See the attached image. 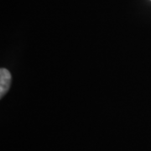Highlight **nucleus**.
<instances>
[{
    "label": "nucleus",
    "instance_id": "nucleus-1",
    "mask_svg": "<svg viewBox=\"0 0 151 151\" xmlns=\"http://www.w3.org/2000/svg\"><path fill=\"white\" fill-rule=\"evenodd\" d=\"M11 77L10 72L5 68H1L0 69V97L3 98V97L5 95L9 90L11 86Z\"/></svg>",
    "mask_w": 151,
    "mask_h": 151
}]
</instances>
